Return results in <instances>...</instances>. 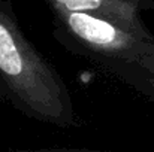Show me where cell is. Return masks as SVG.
Segmentation results:
<instances>
[{
	"mask_svg": "<svg viewBox=\"0 0 154 152\" xmlns=\"http://www.w3.org/2000/svg\"><path fill=\"white\" fill-rule=\"evenodd\" d=\"M51 7H61L72 12H84L112 21L120 27L145 39L138 18V0H47Z\"/></svg>",
	"mask_w": 154,
	"mask_h": 152,
	"instance_id": "3",
	"label": "cell"
},
{
	"mask_svg": "<svg viewBox=\"0 0 154 152\" xmlns=\"http://www.w3.org/2000/svg\"><path fill=\"white\" fill-rule=\"evenodd\" d=\"M0 101L36 122L76 130L82 121L64 78L20 28L0 0Z\"/></svg>",
	"mask_w": 154,
	"mask_h": 152,
	"instance_id": "1",
	"label": "cell"
},
{
	"mask_svg": "<svg viewBox=\"0 0 154 152\" xmlns=\"http://www.w3.org/2000/svg\"><path fill=\"white\" fill-rule=\"evenodd\" d=\"M0 152H117L108 149H93V148H69V146H54V148H38V149H6Z\"/></svg>",
	"mask_w": 154,
	"mask_h": 152,
	"instance_id": "4",
	"label": "cell"
},
{
	"mask_svg": "<svg viewBox=\"0 0 154 152\" xmlns=\"http://www.w3.org/2000/svg\"><path fill=\"white\" fill-rule=\"evenodd\" d=\"M51 9L54 34L70 54L88 60L124 82L136 84L144 73L153 72L154 48L144 37L90 13Z\"/></svg>",
	"mask_w": 154,
	"mask_h": 152,
	"instance_id": "2",
	"label": "cell"
}]
</instances>
